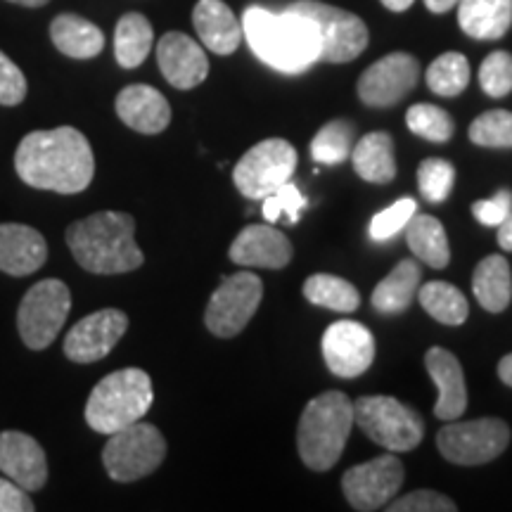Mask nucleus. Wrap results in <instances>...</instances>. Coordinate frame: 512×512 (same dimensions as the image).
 Masks as SVG:
<instances>
[{
	"mask_svg": "<svg viewBox=\"0 0 512 512\" xmlns=\"http://www.w3.org/2000/svg\"><path fill=\"white\" fill-rule=\"evenodd\" d=\"M15 171L19 181L36 190L79 195L93 181L95 157L81 131L60 126L29 133L15 152Z\"/></svg>",
	"mask_w": 512,
	"mask_h": 512,
	"instance_id": "obj_1",
	"label": "nucleus"
},
{
	"mask_svg": "<svg viewBox=\"0 0 512 512\" xmlns=\"http://www.w3.org/2000/svg\"><path fill=\"white\" fill-rule=\"evenodd\" d=\"M242 34L261 62L283 74H302L320 62L318 31L297 12L252 5L242 15Z\"/></svg>",
	"mask_w": 512,
	"mask_h": 512,
	"instance_id": "obj_2",
	"label": "nucleus"
},
{
	"mask_svg": "<svg viewBox=\"0 0 512 512\" xmlns=\"http://www.w3.org/2000/svg\"><path fill=\"white\" fill-rule=\"evenodd\" d=\"M64 238L76 264L95 275L136 271L145 261L136 245V221L124 211H100L76 221Z\"/></svg>",
	"mask_w": 512,
	"mask_h": 512,
	"instance_id": "obj_3",
	"label": "nucleus"
},
{
	"mask_svg": "<svg viewBox=\"0 0 512 512\" xmlns=\"http://www.w3.org/2000/svg\"><path fill=\"white\" fill-rule=\"evenodd\" d=\"M354 427V403L342 392H325L306 403L297 427V448L304 465L325 472L337 465Z\"/></svg>",
	"mask_w": 512,
	"mask_h": 512,
	"instance_id": "obj_4",
	"label": "nucleus"
},
{
	"mask_svg": "<svg viewBox=\"0 0 512 512\" xmlns=\"http://www.w3.org/2000/svg\"><path fill=\"white\" fill-rule=\"evenodd\" d=\"M152 401H155V392L145 370H117L95 384L86 403V422L91 430L110 437L133 422L143 420V415L152 408Z\"/></svg>",
	"mask_w": 512,
	"mask_h": 512,
	"instance_id": "obj_5",
	"label": "nucleus"
},
{
	"mask_svg": "<svg viewBox=\"0 0 512 512\" xmlns=\"http://www.w3.org/2000/svg\"><path fill=\"white\" fill-rule=\"evenodd\" d=\"M166 458V439L155 425L133 422L110 434L102 448V463L114 482H136L157 470Z\"/></svg>",
	"mask_w": 512,
	"mask_h": 512,
	"instance_id": "obj_6",
	"label": "nucleus"
},
{
	"mask_svg": "<svg viewBox=\"0 0 512 512\" xmlns=\"http://www.w3.org/2000/svg\"><path fill=\"white\" fill-rule=\"evenodd\" d=\"M354 425L394 453L413 451L425 434L420 415L394 396H361L354 403Z\"/></svg>",
	"mask_w": 512,
	"mask_h": 512,
	"instance_id": "obj_7",
	"label": "nucleus"
},
{
	"mask_svg": "<svg viewBox=\"0 0 512 512\" xmlns=\"http://www.w3.org/2000/svg\"><path fill=\"white\" fill-rule=\"evenodd\" d=\"M285 10L309 19L320 38V62L344 64L356 60L368 46V27L354 12L318 0H297Z\"/></svg>",
	"mask_w": 512,
	"mask_h": 512,
	"instance_id": "obj_8",
	"label": "nucleus"
},
{
	"mask_svg": "<svg viewBox=\"0 0 512 512\" xmlns=\"http://www.w3.org/2000/svg\"><path fill=\"white\" fill-rule=\"evenodd\" d=\"M72 311V292L57 278L38 280L17 309V330L29 349L43 351L55 342Z\"/></svg>",
	"mask_w": 512,
	"mask_h": 512,
	"instance_id": "obj_9",
	"label": "nucleus"
},
{
	"mask_svg": "<svg viewBox=\"0 0 512 512\" xmlns=\"http://www.w3.org/2000/svg\"><path fill=\"white\" fill-rule=\"evenodd\" d=\"M510 444L508 422L498 418L451 420L437 434V448L453 465H484L496 460Z\"/></svg>",
	"mask_w": 512,
	"mask_h": 512,
	"instance_id": "obj_10",
	"label": "nucleus"
},
{
	"mask_svg": "<svg viewBox=\"0 0 512 512\" xmlns=\"http://www.w3.org/2000/svg\"><path fill=\"white\" fill-rule=\"evenodd\" d=\"M297 169V150L283 138H266L235 164L233 183L247 200H264L290 181Z\"/></svg>",
	"mask_w": 512,
	"mask_h": 512,
	"instance_id": "obj_11",
	"label": "nucleus"
},
{
	"mask_svg": "<svg viewBox=\"0 0 512 512\" xmlns=\"http://www.w3.org/2000/svg\"><path fill=\"white\" fill-rule=\"evenodd\" d=\"M261 297H264V283L249 271L223 278L204 311V323L211 335L223 339L240 335L259 309Z\"/></svg>",
	"mask_w": 512,
	"mask_h": 512,
	"instance_id": "obj_12",
	"label": "nucleus"
},
{
	"mask_svg": "<svg viewBox=\"0 0 512 512\" xmlns=\"http://www.w3.org/2000/svg\"><path fill=\"white\" fill-rule=\"evenodd\" d=\"M406 470L396 456H380L347 470L342 477V491L351 508L361 512L380 510L403 486Z\"/></svg>",
	"mask_w": 512,
	"mask_h": 512,
	"instance_id": "obj_13",
	"label": "nucleus"
},
{
	"mask_svg": "<svg viewBox=\"0 0 512 512\" xmlns=\"http://www.w3.org/2000/svg\"><path fill=\"white\" fill-rule=\"evenodd\" d=\"M420 62L408 53H392L370 64L358 79V98L370 107H392L418 86Z\"/></svg>",
	"mask_w": 512,
	"mask_h": 512,
	"instance_id": "obj_14",
	"label": "nucleus"
},
{
	"mask_svg": "<svg viewBox=\"0 0 512 512\" xmlns=\"http://www.w3.org/2000/svg\"><path fill=\"white\" fill-rule=\"evenodd\" d=\"M128 328V318L119 309H102L81 318L64 337V356L69 361L95 363L117 347Z\"/></svg>",
	"mask_w": 512,
	"mask_h": 512,
	"instance_id": "obj_15",
	"label": "nucleus"
},
{
	"mask_svg": "<svg viewBox=\"0 0 512 512\" xmlns=\"http://www.w3.org/2000/svg\"><path fill=\"white\" fill-rule=\"evenodd\" d=\"M323 358L337 377H358L373 366L375 339L356 320H337L323 335Z\"/></svg>",
	"mask_w": 512,
	"mask_h": 512,
	"instance_id": "obj_16",
	"label": "nucleus"
},
{
	"mask_svg": "<svg viewBox=\"0 0 512 512\" xmlns=\"http://www.w3.org/2000/svg\"><path fill=\"white\" fill-rule=\"evenodd\" d=\"M157 62L164 79L178 91L200 86L209 74V60L200 43L181 31H169L157 43Z\"/></svg>",
	"mask_w": 512,
	"mask_h": 512,
	"instance_id": "obj_17",
	"label": "nucleus"
},
{
	"mask_svg": "<svg viewBox=\"0 0 512 512\" xmlns=\"http://www.w3.org/2000/svg\"><path fill=\"white\" fill-rule=\"evenodd\" d=\"M0 472L27 491H41L48 482V460L41 444L29 434L0 432Z\"/></svg>",
	"mask_w": 512,
	"mask_h": 512,
	"instance_id": "obj_18",
	"label": "nucleus"
},
{
	"mask_svg": "<svg viewBox=\"0 0 512 512\" xmlns=\"http://www.w3.org/2000/svg\"><path fill=\"white\" fill-rule=\"evenodd\" d=\"M230 261L245 268H285L292 261V242L273 223H252L230 245Z\"/></svg>",
	"mask_w": 512,
	"mask_h": 512,
	"instance_id": "obj_19",
	"label": "nucleus"
},
{
	"mask_svg": "<svg viewBox=\"0 0 512 512\" xmlns=\"http://www.w3.org/2000/svg\"><path fill=\"white\" fill-rule=\"evenodd\" d=\"M114 107H117L119 119L128 128L145 133V136H157V133H162L171 124L169 100L157 88L145 86V83L126 86L117 95Z\"/></svg>",
	"mask_w": 512,
	"mask_h": 512,
	"instance_id": "obj_20",
	"label": "nucleus"
},
{
	"mask_svg": "<svg viewBox=\"0 0 512 512\" xmlns=\"http://www.w3.org/2000/svg\"><path fill=\"white\" fill-rule=\"evenodd\" d=\"M46 259V238L36 228L24 223H0V271L24 278L36 273Z\"/></svg>",
	"mask_w": 512,
	"mask_h": 512,
	"instance_id": "obj_21",
	"label": "nucleus"
},
{
	"mask_svg": "<svg viewBox=\"0 0 512 512\" xmlns=\"http://www.w3.org/2000/svg\"><path fill=\"white\" fill-rule=\"evenodd\" d=\"M427 373H430L432 382L437 384V406H434V415L439 420L451 422L458 420L467 408V389H465V375L463 366L451 351L432 347L425 356Z\"/></svg>",
	"mask_w": 512,
	"mask_h": 512,
	"instance_id": "obj_22",
	"label": "nucleus"
},
{
	"mask_svg": "<svg viewBox=\"0 0 512 512\" xmlns=\"http://www.w3.org/2000/svg\"><path fill=\"white\" fill-rule=\"evenodd\" d=\"M192 24L204 48L216 55H233L245 38L242 22L223 0H200L192 10Z\"/></svg>",
	"mask_w": 512,
	"mask_h": 512,
	"instance_id": "obj_23",
	"label": "nucleus"
},
{
	"mask_svg": "<svg viewBox=\"0 0 512 512\" xmlns=\"http://www.w3.org/2000/svg\"><path fill=\"white\" fill-rule=\"evenodd\" d=\"M458 24L477 41H498L512 27V0H460Z\"/></svg>",
	"mask_w": 512,
	"mask_h": 512,
	"instance_id": "obj_24",
	"label": "nucleus"
},
{
	"mask_svg": "<svg viewBox=\"0 0 512 512\" xmlns=\"http://www.w3.org/2000/svg\"><path fill=\"white\" fill-rule=\"evenodd\" d=\"M50 38L55 48L72 60H93L105 48V34L93 22L72 12H64L53 19Z\"/></svg>",
	"mask_w": 512,
	"mask_h": 512,
	"instance_id": "obj_25",
	"label": "nucleus"
},
{
	"mask_svg": "<svg viewBox=\"0 0 512 512\" xmlns=\"http://www.w3.org/2000/svg\"><path fill=\"white\" fill-rule=\"evenodd\" d=\"M472 292L477 302L489 313H501L512 299V273L505 256L491 254L482 259L472 275Z\"/></svg>",
	"mask_w": 512,
	"mask_h": 512,
	"instance_id": "obj_26",
	"label": "nucleus"
},
{
	"mask_svg": "<svg viewBox=\"0 0 512 512\" xmlns=\"http://www.w3.org/2000/svg\"><path fill=\"white\" fill-rule=\"evenodd\" d=\"M356 174L368 183H389L396 176L394 140L389 133L375 131L361 138L351 150Z\"/></svg>",
	"mask_w": 512,
	"mask_h": 512,
	"instance_id": "obj_27",
	"label": "nucleus"
},
{
	"mask_svg": "<svg viewBox=\"0 0 512 512\" xmlns=\"http://www.w3.org/2000/svg\"><path fill=\"white\" fill-rule=\"evenodd\" d=\"M406 242L411 252L418 256L422 264L432 268H446L451 261V249H448L446 228L439 219L430 214H415L406 223Z\"/></svg>",
	"mask_w": 512,
	"mask_h": 512,
	"instance_id": "obj_28",
	"label": "nucleus"
},
{
	"mask_svg": "<svg viewBox=\"0 0 512 512\" xmlns=\"http://www.w3.org/2000/svg\"><path fill=\"white\" fill-rule=\"evenodd\" d=\"M420 264L415 259H403L394 266L387 278L373 292V306L380 313L406 311L420 290Z\"/></svg>",
	"mask_w": 512,
	"mask_h": 512,
	"instance_id": "obj_29",
	"label": "nucleus"
},
{
	"mask_svg": "<svg viewBox=\"0 0 512 512\" xmlns=\"http://www.w3.org/2000/svg\"><path fill=\"white\" fill-rule=\"evenodd\" d=\"M152 43H155V31L140 12H126L114 29V57L119 67L136 69L147 60Z\"/></svg>",
	"mask_w": 512,
	"mask_h": 512,
	"instance_id": "obj_30",
	"label": "nucleus"
},
{
	"mask_svg": "<svg viewBox=\"0 0 512 512\" xmlns=\"http://www.w3.org/2000/svg\"><path fill=\"white\" fill-rule=\"evenodd\" d=\"M304 297L311 304L323 306V309L351 313L361 304V294L349 280L337 278V275L316 273L304 283Z\"/></svg>",
	"mask_w": 512,
	"mask_h": 512,
	"instance_id": "obj_31",
	"label": "nucleus"
},
{
	"mask_svg": "<svg viewBox=\"0 0 512 512\" xmlns=\"http://www.w3.org/2000/svg\"><path fill=\"white\" fill-rule=\"evenodd\" d=\"M418 297L422 309L444 325H463L467 320V313H470L465 294L458 287L441 283V280H432V283L422 285V290H418Z\"/></svg>",
	"mask_w": 512,
	"mask_h": 512,
	"instance_id": "obj_32",
	"label": "nucleus"
},
{
	"mask_svg": "<svg viewBox=\"0 0 512 512\" xmlns=\"http://www.w3.org/2000/svg\"><path fill=\"white\" fill-rule=\"evenodd\" d=\"M427 86L441 98H456L470 83V62L460 53H444L427 67Z\"/></svg>",
	"mask_w": 512,
	"mask_h": 512,
	"instance_id": "obj_33",
	"label": "nucleus"
},
{
	"mask_svg": "<svg viewBox=\"0 0 512 512\" xmlns=\"http://www.w3.org/2000/svg\"><path fill=\"white\" fill-rule=\"evenodd\" d=\"M354 150V126L349 121H330L311 140V157L318 164H342Z\"/></svg>",
	"mask_w": 512,
	"mask_h": 512,
	"instance_id": "obj_34",
	"label": "nucleus"
},
{
	"mask_svg": "<svg viewBox=\"0 0 512 512\" xmlns=\"http://www.w3.org/2000/svg\"><path fill=\"white\" fill-rule=\"evenodd\" d=\"M406 124L415 136L430 140V143H446L456 133V124H453L451 114L437 105H430V102L413 105L406 114Z\"/></svg>",
	"mask_w": 512,
	"mask_h": 512,
	"instance_id": "obj_35",
	"label": "nucleus"
},
{
	"mask_svg": "<svg viewBox=\"0 0 512 512\" xmlns=\"http://www.w3.org/2000/svg\"><path fill=\"white\" fill-rule=\"evenodd\" d=\"M453 183H456V166L448 159L432 157L418 166V188L427 202H446Z\"/></svg>",
	"mask_w": 512,
	"mask_h": 512,
	"instance_id": "obj_36",
	"label": "nucleus"
},
{
	"mask_svg": "<svg viewBox=\"0 0 512 512\" xmlns=\"http://www.w3.org/2000/svg\"><path fill=\"white\" fill-rule=\"evenodd\" d=\"M470 140L479 147H512V112L491 110L470 124Z\"/></svg>",
	"mask_w": 512,
	"mask_h": 512,
	"instance_id": "obj_37",
	"label": "nucleus"
},
{
	"mask_svg": "<svg viewBox=\"0 0 512 512\" xmlns=\"http://www.w3.org/2000/svg\"><path fill=\"white\" fill-rule=\"evenodd\" d=\"M479 86L489 98H505L512 91V55L496 50L486 57L479 67Z\"/></svg>",
	"mask_w": 512,
	"mask_h": 512,
	"instance_id": "obj_38",
	"label": "nucleus"
},
{
	"mask_svg": "<svg viewBox=\"0 0 512 512\" xmlns=\"http://www.w3.org/2000/svg\"><path fill=\"white\" fill-rule=\"evenodd\" d=\"M415 211H418V204H415L413 197H401L392 207L373 216V221H370V238L375 242L392 240L396 233L406 228V223L411 221Z\"/></svg>",
	"mask_w": 512,
	"mask_h": 512,
	"instance_id": "obj_39",
	"label": "nucleus"
},
{
	"mask_svg": "<svg viewBox=\"0 0 512 512\" xmlns=\"http://www.w3.org/2000/svg\"><path fill=\"white\" fill-rule=\"evenodd\" d=\"M306 207L304 195L299 192V188L294 183L287 181L285 185H280L278 190H273L271 195L264 197V219L268 223L280 221L285 216V221L297 223L299 221V211Z\"/></svg>",
	"mask_w": 512,
	"mask_h": 512,
	"instance_id": "obj_40",
	"label": "nucleus"
},
{
	"mask_svg": "<svg viewBox=\"0 0 512 512\" xmlns=\"http://www.w3.org/2000/svg\"><path fill=\"white\" fill-rule=\"evenodd\" d=\"M387 510L389 512H456L458 505L448 496L437 494V491L420 489L399 498L396 503H389Z\"/></svg>",
	"mask_w": 512,
	"mask_h": 512,
	"instance_id": "obj_41",
	"label": "nucleus"
},
{
	"mask_svg": "<svg viewBox=\"0 0 512 512\" xmlns=\"http://www.w3.org/2000/svg\"><path fill=\"white\" fill-rule=\"evenodd\" d=\"M27 98V79L22 69L0 50V105L15 107Z\"/></svg>",
	"mask_w": 512,
	"mask_h": 512,
	"instance_id": "obj_42",
	"label": "nucleus"
},
{
	"mask_svg": "<svg viewBox=\"0 0 512 512\" xmlns=\"http://www.w3.org/2000/svg\"><path fill=\"white\" fill-rule=\"evenodd\" d=\"M512 211V192L510 190H498L491 200H479L472 204V214L482 226H501Z\"/></svg>",
	"mask_w": 512,
	"mask_h": 512,
	"instance_id": "obj_43",
	"label": "nucleus"
},
{
	"mask_svg": "<svg viewBox=\"0 0 512 512\" xmlns=\"http://www.w3.org/2000/svg\"><path fill=\"white\" fill-rule=\"evenodd\" d=\"M36 505L29 498V491L22 489L10 477H0V512H31Z\"/></svg>",
	"mask_w": 512,
	"mask_h": 512,
	"instance_id": "obj_44",
	"label": "nucleus"
},
{
	"mask_svg": "<svg viewBox=\"0 0 512 512\" xmlns=\"http://www.w3.org/2000/svg\"><path fill=\"white\" fill-rule=\"evenodd\" d=\"M496 228H498V245H501V249H505V252H512V211L505 216L501 226Z\"/></svg>",
	"mask_w": 512,
	"mask_h": 512,
	"instance_id": "obj_45",
	"label": "nucleus"
},
{
	"mask_svg": "<svg viewBox=\"0 0 512 512\" xmlns=\"http://www.w3.org/2000/svg\"><path fill=\"white\" fill-rule=\"evenodd\" d=\"M458 3H460V0H425L427 10L434 12V15H444V12L456 8Z\"/></svg>",
	"mask_w": 512,
	"mask_h": 512,
	"instance_id": "obj_46",
	"label": "nucleus"
},
{
	"mask_svg": "<svg viewBox=\"0 0 512 512\" xmlns=\"http://www.w3.org/2000/svg\"><path fill=\"white\" fill-rule=\"evenodd\" d=\"M498 377H501L503 384L512 387V354L501 358V363H498Z\"/></svg>",
	"mask_w": 512,
	"mask_h": 512,
	"instance_id": "obj_47",
	"label": "nucleus"
},
{
	"mask_svg": "<svg viewBox=\"0 0 512 512\" xmlns=\"http://www.w3.org/2000/svg\"><path fill=\"white\" fill-rule=\"evenodd\" d=\"M380 3L392 12H406L415 3V0H380Z\"/></svg>",
	"mask_w": 512,
	"mask_h": 512,
	"instance_id": "obj_48",
	"label": "nucleus"
},
{
	"mask_svg": "<svg viewBox=\"0 0 512 512\" xmlns=\"http://www.w3.org/2000/svg\"><path fill=\"white\" fill-rule=\"evenodd\" d=\"M8 3L24 5V8H43V5L50 3V0H8Z\"/></svg>",
	"mask_w": 512,
	"mask_h": 512,
	"instance_id": "obj_49",
	"label": "nucleus"
}]
</instances>
